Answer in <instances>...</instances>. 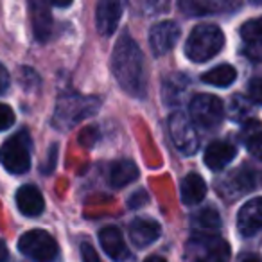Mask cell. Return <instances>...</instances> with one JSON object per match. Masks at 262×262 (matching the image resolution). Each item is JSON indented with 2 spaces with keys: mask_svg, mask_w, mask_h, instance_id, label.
<instances>
[{
  "mask_svg": "<svg viewBox=\"0 0 262 262\" xmlns=\"http://www.w3.org/2000/svg\"><path fill=\"white\" fill-rule=\"evenodd\" d=\"M225 45L223 31L210 24H203L192 29L185 43V54L190 61L203 63L212 59Z\"/></svg>",
  "mask_w": 262,
  "mask_h": 262,
  "instance_id": "2",
  "label": "cell"
},
{
  "mask_svg": "<svg viewBox=\"0 0 262 262\" xmlns=\"http://www.w3.org/2000/svg\"><path fill=\"white\" fill-rule=\"evenodd\" d=\"M9 257V251H8V246H6L4 241H0V262H6Z\"/></svg>",
  "mask_w": 262,
  "mask_h": 262,
  "instance_id": "32",
  "label": "cell"
},
{
  "mask_svg": "<svg viewBox=\"0 0 262 262\" xmlns=\"http://www.w3.org/2000/svg\"><path fill=\"white\" fill-rule=\"evenodd\" d=\"M230 110H232V113H235V117L239 119L244 112H248V110H250V106H248L246 99H243L241 95H235V97H233V101H232V104H230Z\"/></svg>",
  "mask_w": 262,
  "mask_h": 262,
  "instance_id": "28",
  "label": "cell"
},
{
  "mask_svg": "<svg viewBox=\"0 0 262 262\" xmlns=\"http://www.w3.org/2000/svg\"><path fill=\"white\" fill-rule=\"evenodd\" d=\"M180 38V27L174 22H160L149 33V47L155 56H164L176 45Z\"/></svg>",
  "mask_w": 262,
  "mask_h": 262,
  "instance_id": "8",
  "label": "cell"
},
{
  "mask_svg": "<svg viewBox=\"0 0 262 262\" xmlns=\"http://www.w3.org/2000/svg\"><path fill=\"white\" fill-rule=\"evenodd\" d=\"M255 185L253 174L246 169H237V171L230 172L225 176L221 183H219V192L226 198V200H237L243 194L250 192Z\"/></svg>",
  "mask_w": 262,
  "mask_h": 262,
  "instance_id": "12",
  "label": "cell"
},
{
  "mask_svg": "<svg viewBox=\"0 0 262 262\" xmlns=\"http://www.w3.org/2000/svg\"><path fill=\"white\" fill-rule=\"evenodd\" d=\"M144 262H167L165 258H162V257H157V255H151V257H147Z\"/></svg>",
  "mask_w": 262,
  "mask_h": 262,
  "instance_id": "35",
  "label": "cell"
},
{
  "mask_svg": "<svg viewBox=\"0 0 262 262\" xmlns=\"http://www.w3.org/2000/svg\"><path fill=\"white\" fill-rule=\"evenodd\" d=\"M9 88V72L6 70V67L0 63V95L4 94Z\"/></svg>",
  "mask_w": 262,
  "mask_h": 262,
  "instance_id": "31",
  "label": "cell"
},
{
  "mask_svg": "<svg viewBox=\"0 0 262 262\" xmlns=\"http://www.w3.org/2000/svg\"><path fill=\"white\" fill-rule=\"evenodd\" d=\"M29 13L31 24H33V33L36 36V40H49V36L52 33V15L47 0H29Z\"/></svg>",
  "mask_w": 262,
  "mask_h": 262,
  "instance_id": "14",
  "label": "cell"
},
{
  "mask_svg": "<svg viewBox=\"0 0 262 262\" xmlns=\"http://www.w3.org/2000/svg\"><path fill=\"white\" fill-rule=\"evenodd\" d=\"M162 228L157 221L153 219H144L139 217L129 225V237L131 243L137 248H146L149 244H153L155 241L160 237Z\"/></svg>",
  "mask_w": 262,
  "mask_h": 262,
  "instance_id": "17",
  "label": "cell"
},
{
  "mask_svg": "<svg viewBox=\"0 0 262 262\" xmlns=\"http://www.w3.org/2000/svg\"><path fill=\"white\" fill-rule=\"evenodd\" d=\"M99 108V101L94 97H83V95H63L58 101L54 113V124L61 126L63 129L74 126L79 120H83L84 117L94 115Z\"/></svg>",
  "mask_w": 262,
  "mask_h": 262,
  "instance_id": "3",
  "label": "cell"
},
{
  "mask_svg": "<svg viewBox=\"0 0 262 262\" xmlns=\"http://www.w3.org/2000/svg\"><path fill=\"white\" fill-rule=\"evenodd\" d=\"M237 228L244 237H250L262 228V198H253L241 207L237 214Z\"/></svg>",
  "mask_w": 262,
  "mask_h": 262,
  "instance_id": "10",
  "label": "cell"
},
{
  "mask_svg": "<svg viewBox=\"0 0 262 262\" xmlns=\"http://www.w3.org/2000/svg\"><path fill=\"white\" fill-rule=\"evenodd\" d=\"M122 9L124 0H99L97 11H95V24L99 33L104 36L112 34L119 26Z\"/></svg>",
  "mask_w": 262,
  "mask_h": 262,
  "instance_id": "9",
  "label": "cell"
},
{
  "mask_svg": "<svg viewBox=\"0 0 262 262\" xmlns=\"http://www.w3.org/2000/svg\"><path fill=\"white\" fill-rule=\"evenodd\" d=\"M99 243H101L104 253L108 255L112 260L122 262L129 257V250L126 246V241H124L122 233L115 226H106L99 233Z\"/></svg>",
  "mask_w": 262,
  "mask_h": 262,
  "instance_id": "15",
  "label": "cell"
},
{
  "mask_svg": "<svg viewBox=\"0 0 262 262\" xmlns=\"http://www.w3.org/2000/svg\"><path fill=\"white\" fill-rule=\"evenodd\" d=\"M18 250L34 262H54L58 258V244L45 230L26 232L18 241Z\"/></svg>",
  "mask_w": 262,
  "mask_h": 262,
  "instance_id": "5",
  "label": "cell"
},
{
  "mask_svg": "<svg viewBox=\"0 0 262 262\" xmlns=\"http://www.w3.org/2000/svg\"><path fill=\"white\" fill-rule=\"evenodd\" d=\"M248 95L253 102L262 104V77H253L248 84Z\"/></svg>",
  "mask_w": 262,
  "mask_h": 262,
  "instance_id": "27",
  "label": "cell"
},
{
  "mask_svg": "<svg viewBox=\"0 0 262 262\" xmlns=\"http://www.w3.org/2000/svg\"><path fill=\"white\" fill-rule=\"evenodd\" d=\"M0 164L11 174H24L31 167V140L26 131L8 139L0 147Z\"/></svg>",
  "mask_w": 262,
  "mask_h": 262,
  "instance_id": "4",
  "label": "cell"
},
{
  "mask_svg": "<svg viewBox=\"0 0 262 262\" xmlns=\"http://www.w3.org/2000/svg\"><path fill=\"white\" fill-rule=\"evenodd\" d=\"M147 203V194L144 192V190H139L137 194H133L129 200V207L131 208H140L142 205Z\"/></svg>",
  "mask_w": 262,
  "mask_h": 262,
  "instance_id": "30",
  "label": "cell"
},
{
  "mask_svg": "<svg viewBox=\"0 0 262 262\" xmlns=\"http://www.w3.org/2000/svg\"><path fill=\"white\" fill-rule=\"evenodd\" d=\"M16 207L27 217H36L43 212L45 200L40 189L34 185H22L16 192Z\"/></svg>",
  "mask_w": 262,
  "mask_h": 262,
  "instance_id": "18",
  "label": "cell"
},
{
  "mask_svg": "<svg viewBox=\"0 0 262 262\" xmlns=\"http://www.w3.org/2000/svg\"><path fill=\"white\" fill-rule=\"evenodd\" d=\"M198 251L194 262H228V244L215 235H198Z\"/></svg>",
  "mask_w": 262,
  "mask_h": 262,
  "instance_id": "13",
  "label": "cell"
},
{
  "mask_svg": "<svg viewBox=\"0 0 262 262\" xmlns=\"http://www.w3.org/2000/svg\"><path fill=\"white\" fill-rule=\"evenodd\" d=\"M203 83L212 84V86H219V88H226L237 79V70L232 65H217L214 69H210L208 72L203 74Z\"/></svg>",
  "mask_w": 262,
  "mask_h": 262,
  "instance_id": "22",
  "label": "cell"
},
{
  "mask_svg": "<svg viewBox=\"0 0 262 262\" xmlns=\"http://www.w3.org/2000/svg\"><path fill=\"white\" fill-rule=\"evenodd\" d=\"M241 38L248 45H262V20H248L243 24Z\"/></svg>",
  "mask_w": 262,
  "mask_h": 262,
  "instance_id": "23",
  "label": "cell"
},
{
  "mask_svg": "<svg viewBox=\"0 0 262 262\" xmlns=\"http://www.w3.org/2000/svg\"><path fill=\"white\" fill-rule=\"evenodd\" d=\"M189 112L194 124L205 127V129H212L217 124H221L223 117H225V106H223L221 99L215 95L200 94L190 101Z\"/></svg>",
  "mask_w": 262,
  "mask_h": 262,
  "instance_id": "6",
  "label": "cell"
},
{
  "mask_svg": "<svg viewBox=\"0 0 262 262\" xmlns=\"http://www.w3.org/2000/svg\"><path fill=\"white\" fill-rule=\"evenodd\" d=\"M180 192H182V201L185 205H198L205 200L207 196V183L203 182L200 174L192 172V174L185 176L182 180V187H180Z\"/></svg>",
  "mask_w": 262,
  "mask_h": 262,
  "instance_id": "19",
  "label": "cell"
},
{
  "mask_svg": "<svg viewBox=\"0 0 262 262\" xmlns=\"http://www.w3.org/2000/svg\"><path fill=\"white\" fill-rule=\"evenodd\" d=\"M169 131H171L172 142L178 147V151H182L183 155L196 153L200 140H198L192 119H189L185 113H172L169 119Z\"/></svg>",
  "mask_w": 262,
  "mask_h": 262,
  "instance_id": "7",
  "label": "cell"
},
{
  "mask_svg": "<svg viewBox=\"0 0 262 262\" xmlns=\"http://www.w3.org/2000/svg\"><path fill=\"white\" fill-rule=\"evenodd\" d=\"M15 124V113L8 104L0 102V131H6Z\"/></svg>",
  "mask_w": 262,
  "mask_h": 262,
  "instance_id": "25",
  "label": "cell"
},
{
  "mask_svg": "<svg viewBox=\"0 0 262 262\" xmlns=\"http://www.w3.org/2000/svg\"><path fill=\"white\" fill-rule=\"evenodd\" d=\"M182 9L187 15H217V13L235 11L241 0H180Z\"/></svg>",
  "mask_w": 262,
  "mask_h": 262,
  "instance_id": "11",
  "label": "cell"
},
{
  "mask_svg": "<svg viewBox=\"0 0 262 262\" xmlns=\"http://www.w3.org/2000/svg\"><path fill=\"white\" fill-rule=\"evenodd\" d=\"M241 262H262L257 255H246V257L241 258Z\"/></svg>",
  "mask_w": 262,
  "mask_h": 262,
  "instance_id": "34",
  "label": "cell"
},
{
  "mask_svg": "<svg viewBox=\"0 0 262 262\" xmlns=\"http://www.w3.org/2000/svg\"><path fill=\"white\" fill-rule=\"evenodd\" d=\"M171 0H144V8L149 15H158V13H165L169 9Z\"/></svg>",
  "mask_w": 262,
  "mask_h": 262,
  "instance_id": "26",
  "label": "cell"
},
{
  "mask_svg": "<svg viewBox=\"0 0 262 262\" xmlns=\"http://www.w3.org/2000/svg\"><path fill=\"white\" fill-rule=\"evenodd\" d=\"M246 147H248V151H250L251 157H255L257 160H262V131L248 137Z\"/></svg>",
  "mask_w": 262,
  "mask_h": 262,
  "instance_id": "24",
  "label": "cell"
},
{
  "mask_svg": "<svg viewBox=\"0 0 262 262\" xmlns=\"http://www.w3.org/2000/svg\"><path fill=\"white\" fill-rule=\"evenodd\" d=\"M139 178V169L131 160H119L110 169V183L113 187H126Z\"/></svg>",
  "mask_w": 262,
  "mask_h": 262,
  "instance_id": "20",
  "label": "cell"
},
{
  "mask_svg": "<svg viewBox=\"0 0 262 262\" xmlns=\"http://www.w3.org/2000/svg\"><path fill=\"white\" fill-rule=\"evenodd\" d=\"M112 70L124 92L139 99L146 95V69L142 51L127 34H124L113 49Z\"/></svg>",
  "mask_w": 262,
  "mask_h": 262,
  "instance_id": "1",
  "label": "cell"
},
{
  "mask_svg": "<svg viewBox=\"0 0 262 262\" xmlns=\"http://www.w3.org/2000/svg\"><path fill=\"white\" fill-rule=\"evenodd\" d=\"M49 2H52V4L58 6V8H69V6L72 4V0H49Z\"/></svg>",
  "mask_w": 262,
  "mask_h": 262,
  "instance_id": "33",
  "label": "cell"
},
{
  "mask_svg": "<svg viewBox=\"0 0 262 262\" xmlns=\"http://www.w3.org/2000/svg\"><path fill=\"white\" fill-rule=\"evenodd\" d=\"M237 149L233 144L225 142V140H215L205 151V164L212 171H221L228 164H232V160L235 158Z\"/></svg>",
  "mask_w": 262,
  "mask_h": 262,
  "instance_id": "16",
  "label": "cell"
},
{
  "mask_svg": "<svg viewBox=\"0 0 262 262\" xmlns=\"http://www.w3.org/2000/svg\"><path fill=\"white\" fill-rule=\"evenodd\" d=\"M81 257H83V262H101L99 260L97 251L94 250V246L88 243L81 244Z\"/></svg>",
  "mask_w": 262,
  "mask_h": 262,
  "instance_id": "29",
  "label": "cell"
},
{
  "mask_svg": "<svg viewBox=\"0 0 262 262\" xmlns=\"http://www.w3.org/2000/svg\"><path fill=\"white\" fill-rule=\"evenodd\" d=\"M219 226H221V219L214 208H203L192 217V228L196 235H214Z\"/></svg>",
  "mask_w": 262,
  "mask_h": 262,
  "instance_id": "21",
  "label": "cell"
}]
</instances>
